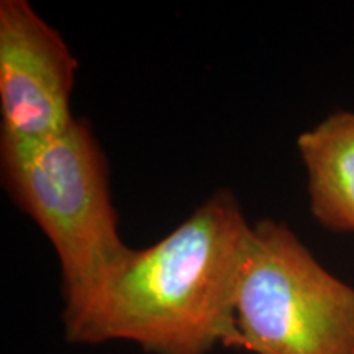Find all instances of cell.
<instances>
[{"mask_svg": "<svg viewBox=\"0 0 354 354\" xmlns=\"http://www.w3.org/2000/svg\"><path fill=\"white\" fill-rule=\"evenodd\" d=\"M251 227L232 190H216L162 240L63 313L71 343L127 342L149 354L238 349L236 294Z\"/></svg>", "mask_w": 354, "mask_h": 354, "instance_id": "cell-1", "label": "cell"}, {"mask_svg": "<svg viewBox=\"0 0 354 354\" xmlns=\"http://www.w3.org/2000/svg\"><path fill=\"white\" fill-rule=\"evenodd\" d=\"M308 209L323 228L354 233V110H338L300 133Z\"/></svg>", "mask_w": 354, "mask_h": 354, "instance_id": "cell-5", "label": "cell"}, {"mask_svg": "<svg viewBox=\"0 0 354 354\" xmlns=\"http://www.w3.org/2000/svg\"><path fill=\"white\" fill-rule=\"evenodd\" d=\"M2 179L12 201L41 228L61 269L63 313L104 286L133 251L118 233L107 158L87 122L59 135H0Z\"/></svg>", "mask_w": 354, "mask_h": 354, "instance_id": "cell-2", "label": "cell"}, {"mask_svg": "<svg viewBox=\"0 0 354 354\" xmlns=\"http://www.w3.org/2000/svg\"><path fill=\"white\" fill-rule=\"evenodd\" d=\"M76 74L68 43L26 0L0 2L2 136L44 140L63 133L76 120Z\"/></svg>", "mask_w": 354, "mask_h": 354, "instance_id": "cell-4", "label": "cell"}, {"mask_svg": "<svg viewBox=\"0 0 354 354\" xmlns=\"http://www.w3.org/2000/svg\"><path fill=\"white\" fill-rule=\"evenodd\" d=\"M234 317L243 351L354 354V287L282 221L251 227Z\"/></svg>", "mask_w": 354, "mask_h": 354, "instance_id": "cell-3", "label": "cell"}]
</instances>
